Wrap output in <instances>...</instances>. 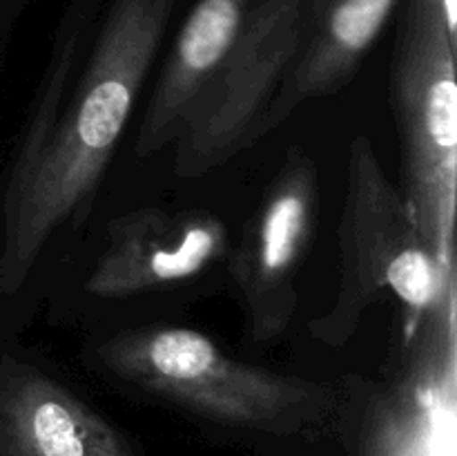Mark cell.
Returning <instances> with one entry per match:
<instances>
[{"mask_svg":"<svg viewBox=\"0 0 457 456\" xmlns=\"http://www.w3.org/2000/svg\"><path fill=\"white\" fill-rule=\"evenodd\" d=\"M177 0H112L83 70L25 173L3 195L0 291L27 282L54 237L80 226L123 139Z\"/></svg>","mask_w":457,"mask_h":456,"instance_id":"obj_1","label":"cell"},{"mask_svg":"<svg viewBox=\"0 0 457 456\" xmlns=\"http://www.w3.org/2000/svg\"><path fill=\"white\" fill-rule=\"evenodd\" d=\"M92 362L123 387L237 429L297 434L337 407L333 384L237 360L186 326L119 331L92 349Z\"/></svg>","mask_w":457,"mask_h":456,"instance_id":"obj_2","label":"cell"},{"mask_svg":"<svg viewBox=\"0 0 457 456\" xmlns=\"http://www.w3.org/2000/svg\"><path fill=\"white\" fill-rule=\"evenodd\" d=\"M337 237L335 302L308 326L312 338L326 347H344L382 293L395 295L404 322H411L457 282V271H445L437 264L409 201L384 173L375 143L366 134H357L348 148Z\"/></svg>","mask_w":457,"mask_h":456,"instance_id":"obj_3","label":"cell"},{"mask_svg":"<svg viewBox=\"0 0 457 456\" xmlns=\"http://www.w3.org/2000/svg\"><path fill=\"white\" fill-rule=\"evenodd\" d=\"M455 47L440 0H406L391 63L400 190L445 271H457Z\"/></svg>","mask_w":457,"mask_h":456,"instance_id":"obj_4","label":"cell"},{"mask_svg":"<svg viewBox=\"0 0 457 456\" xmlns=\"http://www.w3.org/2000/svg\"><path fill=\"white\" fill-rule=\"evenodd\" d=\"M335 411L346 416L360 456H455L457 282L404 322L386 378L342 380Z\"/></svg>","mask_w":457,"mask_h":456,"instance_id":"obj_5","label":"cell"},{"mask_svg":"<svg viewBox=\"0 0 457 456\" xmlns=\"http://www.w3.org/2000/svg\"><path fill=\"white\" fill-rule=\"evenodd\" d=\"M324 0H257L174 139V173L201 177L259 141V123L306 47Z\"/></svg>","mask_w":457,"mask_h":456,"instance_id":"obj_6","label":"cell"},{"mask_svg":"<svg viewBox=\"0 0 457 456\" xmlns=\"http://www.w3.org/2000/svg\"><path fill=\"white\" fill-rule=\"evenodd\" d=\"M320 199L315 161L293 146L241 240L228 250V271L254 342H275L293 322L297 275L315 240Z\"/></svg>","mask_w":457,"mask_h":456,"instance_id":"obj_7","label":"cell"},{"mask_svg":"<svg viewBox=\"0 0 457 456\" xmlns=\"http://www.w3.org/2000/svg\"><path fill=\"white\" fill-rule=\"evenodd\" d=\"M226 224L208 213L137 208L107 224V241L89 271L94 298H132L190 282L230 250Z\"/></svg>","mask_w":457,"mask_h":456,"instance_id":"obj_8","label":"cell"},{"mask_svg":"<svg viewBox=\"0 0 457 456\" xmlns=\"http://www.w3.org/2000/svg\"><path fill=\"white\" fill-rule=\"evenodd\" d=\"M0 456H137L114 423L56 374L0 358Z\"/></svg>","mask_w":457,"mask_h":456,"instance_id":"obj_9","label":"cell"},{"mask_svg":"<svg viewBox=\"0 0 457 456\" xmlns=\"http://www.w3.org/2000/svg\"><path fill=\"white\" fill-rule=\"evenodd\" d=\"M253 0H196L150 94L134 152L141 159L172 146L187 110L239 36Z\"/></svg>","mask_w":457,"mask_h":456,"instance_id":"obj_10","label":"cell"},{"mask_svg":"<svg viewBox=\"0 0 457 456\" xmlns=\"http://www.w3.org/2000/svg\"><path fill=\"white\" fill-rule=\"evenodd\" d=\"M400 0H324L306 47L288 72L259 123V141L279 128L311 98L339 92L361 61Z\"/></svg>","mask_w":457,"mask_h":456,"instance_id":"obj_11","label":"cell"},{"mask_svg":"<svg viewBox=\"0 0 457 456\" xmlns=\"http://www.w3.org/2000/svg\"><path fill=\"white\" fill-rule=\"evenodd\" d=\"M89 22H92V0H74L67 16L62 18L47 70L43 72L38 89L31 98L29 116L18 137L7 179L25 173L52 130L58 112H61L62 98L79 74V61L83 56V43L87 38Z\"/></svg>","mask_w":457,"mask_h":456,"instance_id":"obj_12","label":"cell"}]
</instances>
